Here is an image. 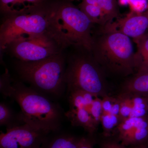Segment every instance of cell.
Masks as SVG:
<instances>
[{
	"label": "cell",
	"mask_w": 148,
	"mask_h": 148,
	"mask_svg": "<svg viewBox=\"0 0 148 148\" xmlns=\"http://www.w3.org/2000/svg\"><path fill=\"white\" fill-rule=\"evenodd\" d=\"M90 52L106 74L127 76L138 72L139 65L132 41L121 32L101 28L93 35Z\"/></svg>",
	"instance_id": "1"
},
{
	"label": "cell",
	"mask_w": 148,
	"mask_h": 148,
	"mask_svg": "<svg viewBox=\"0 0 148 148\" xmlns=\"http://www.w3.org/2000/svg\"><path fill=\"white\" fill-rule=\"evenodd\" d=\"M10 98L20 106L25 123L49 133L61 127L65 112L60 106L32 87L14 82Z\"/></svg>",
	"instance_id": "2"
},
{
	"label": "cell",
	"mask_w": 148,
	"mask_h": 148,
	"mask_svg": "<svg viewBox=\"0 0 148 148\" xmlns=\"http://www.w3.org/2000/svg\"><path fill=\"white\" fill-rule=\"evenodd\" d=\"M66 59L62 53L34 62L18 61L16 70L23 80L44 94L60 95L66 86Z\"/></svg>",
	"instance_id": "3"
},
{
	"label": "cell",
	"mask_w": 148,
	"mask_h": 148,
	"mask_svg": "<svg viewBox=\"0 0 148 148\" xmlns=\"http://www.w3.org/2000/svg\"><path fill=\"white\" fill-rule=\"evenodd\" d=\"M79 51L69 58L65 82L68 90H81L98 97L108 95L106 73L90 51L77 48Z\"/></svg>",
	"instance_id": "4"
},
{
	"label": "cell",
	"mask_w": 148,
	"mask_h": 148,
	"mask_svg": "<svg viewBox=\"0 0 148 148\" xmlns=\"http://www.w3.org/2000/svg\"><path fill=\"white\" fill-rule=\"evenodd\" d=\"M54 6L51 8L42 7L5 15L0 27L1 52L22 35L51 31L57 33L54 27Z\"/></svg>",
	"instance_id": "5"
},
{
	"label": "cell",
	"mask_w": 148,
	"mask_h": 148,
	"mask_svg": "<svg viewBox=\"0 0 148 148\" xmlns=\"http://www.w3.org/2000/svg\"><path fill=\"white\" fill-rule=\"evenodd\" d=\"M54 24L68 47L73 46L91 51L93 24L80 9L68 4L56 6Z\"/></svg>",
	"instance_id": "6"
},
{
	"label": "cell",
	"mask_w": 148,
	"mask_h": 148,
	"mask_svg": "<svg viewBox=\"0 0 148 148\" xmlns=\"http://www.w3.org/2000/svg\"><path fill=\"white\" fill-rule=\"evenodd\" d=\"M67 47L58 33L51 31L22 35L14 40L5 50L18 61L34 62L62 53Z\"/></svg>",
	"instance_id": "7"
},
{
	"label": "cell",
	"mask_w": 148,
	"mask_h": 148,
	"mask_svg": "<svg viewBox=\"0 0 148 148\" xmlns=\"http://www.w3.org/2000/svg\"><path fill=\"white\" fill-rule=\"evenodd\" d=\"M49 133L27 123L1 132V148H43Z\"/></svg>",
	"instance_id": "8"
},
{
	"label": "cell",
	"mask_w": 148,
	"mask_h": 148,
	"mask_svg": "<svg viewBox=\"0 0 148 148\" xmlns=\"http://www.w3.org/2000/svg\"><path fill=\"white\" fill-rule=\"evenodd\" d=\"M102 27L121 32L134 39L137 38L147 32L148 10L142 13L130 14Z\"/></svg>",
	"instance_id": "9"
},
{
	"label": "cell",
	"mask_w": 148,
	"mask_h": 148,
	"mask_svg": "<svg viewBox=\"0 0 148 148\" xmlns=\"http://www.w3.org/2000/svg\"><path fill=\"white\" fill-rule=\"evenodd\" d=\"M65 116L73 126L83 127L90 135L97 130L98 125L95 123L90 113V109L87 107L70 108L65 112Z\"/></svg>",
	"instance_id": "10"
},
{
	"label": "cell",
	"mask_w": 148,
	"mask_h": 148,
	"mask_svg": "<svg viewBox=\"0 0 148 148\" xmlns=\"http://www.w3.org/2000/svg\"><path fill=\"white\" fill-rule=\"evenodd\" d=\"M123 92L148 96V71L135 74L124 83Z\"/></svg>",
	"instance_id": "11"
},
{
	"label": "cell",
	"mask_w": 148,
	"mask_h": 148,
	"mask_svg": "<svg viewBox=\"0 0 148 148\" xmlns=\"http://www.w3.org/2000/svg\"><path fill=\"white\" fill-rule=\"evenodd\" d=\"M25 123L21 113H16L5 103L0 104V125L10 129Z\"/></svg>",
	"instance_id": "12"
},
{
	"label": "cell",
	"mask_w": 148,
	"mask_h": 148,
	"mask_svg": "<svg viewBox=\"0 0 148 148\" xmlns=\"http://www.w3.org/2000/svg\"><path fill=\"white\" fill-rule=\"evenodd\" d=\"M135 40L138 48L136 56L139 65V69L136 73L148 72V33L135 39Z\"/></svg>",
	"instance_id": "13"
},
{
	"label": "cell",
	"mask_w": 148,
	"mask_h": 148,
	"mask_svg": "<svg viewBox=\"0 0 148 148\" xmlns=\"http://www.w3.org/2000/svg\"><path fill=\"white\" fill-rule=\"evenodd\" d=\"M81 138L66 134L58 135L51 140L48 138L43 148H79Z\"/></svg>",
	"instance_id": "14"
},
{
	"label": "cell",
	"mask_w": 148,
	"mask_h": 148,
	"mask_svg": "<svg viewBox=\"0 0 148 148\" xmlns=\"http://www.w3.org/2000/svg\"><path fill=\"white\" fill-rule=\"evenodd\" d=\"M132 110L130 117H142L148 115V96L131 94Z\"/></svg>",
	"instance_id": "15"
},
{
	"label": "cell",
	"mask_w": 148,
	"mask_h": 148,
	"mask_svg": "<svg viewBox=\"0 0 148 148\" xmlns=\"http://www.w3.org/2000/svg\"><path fill=\"white\" fill-rule=\"evenodd\" d=\"M80 10L86 14L92 24H98L101 27L105 26L104 15L99 6L87 4L84 3L82 5Z\"/></svg>",
	"instance_id": "16"
},
{
	"label": "cell",
	"mask_w": 148,
	"mask_h": 148,
	"mask_svg": "<svg viewBox=\"0 0 148 148\" xmlns=\"http://www.w3.org/2000/svg\"><path fill=\"white\" fill-rule=\"evenodd\" d=\"M119 116L111 113H103L101 123L103 129V135L109 137L115 131L120 123Z\"/></svg>",
	"instance_id": "17"
},
{
	"label": "cell",
	"mask_w": 148,
	"mask_h": 148,
	"mask_svg": "<svg viewBox=\"0 0 148 148\" xmlns=\"http://www.w3.org/2000/svg\"><path fill=\"white\" fill-rule=\"evenodd\" d=\"M98 5L102 10L105 25L112 23L113 19L117 15L116 5L114 0H97Z\"/></svg>",
	"instance_id": "18"
},
{
	"label": "cell",
	"mask_w": 148,
	"mask_h": 148,
	"mask_svg": "<svg viewBox=\"0 0 148 148\" xmlns=\"http://www.w3.org/2000/svg\"><path fill=\"white\" fill-rule=\"evenodd\" d=\"M120 101L119 118L121 121L130 117L132 110L131 94L123 92L118 96Z\"/></svg>",
	"instance_id": "19"
},
{
	"label": "cell",
	"mask_w": 148,
	"mask_h": 148,
	"mask_svg": "<svg viewBox=\"0 0 148 148\" xmlns=\"http://www.w3.org/2000/svg\"><path fill=\"white\" fill-rule=\"evenodd\" d=\"M12 79L8 70L1 76L0 78V91L5 98H10L12 89Z\"/></svg>",
	"instance_id": "20"
},
{
	"label": "cell",
	"mask_w": 148,
	"mask_h": 148,
	"mask_svg": "<svg viewBox=\"0 0 148 148\" xmlns=\"http://www.w3.org/2000/svg\"><path fill=\"white\" fill-rule=\"evenodd\" d=\"M90 113L95 123L99 125L103 113L102 98L97 96L94 99L90 107Z\"/></svg>",
	"instance_id": "21"
},
{
	"label": "cell",
	"mask_w": 148,
	"mask_h": 148,
	"mask_svg": "<svg viewBox=\"0 0 148 148\" xmlns=\"http://www.w3.org/2000/svg\"><path fill=\"white\" fill-rule=\"evenodd\" d=\"M116 98L106 95L102 98V107L103 113H110L114 103L116 101Z\"/></svg>",
	"instance_id": "22"
},
{
	"label": "cell",
	"mask_w": 148,
	"mask_h": 148,
	"mask_svg": "<svg viewBox=\"0 0 148 148\" xmlns=\"http://www.w3.org/2000/svg\"><path fill=\"white\" fill-rule=\"evenodd\" d=\"M16 0H1V9L2 12L6 15Z\"/></svg>",
	"instance_id": "23"
},
{
	"label": "cell",
	"mask_w": 148,
	"mask_h": 148,
	"mask_svg": "<svg viewBox=\"0 0 148 148\" xmlns=\"http://www.w3.org/2000/svg\"><path fill=\"white\" fill-rule=\"evenodd\" d=\"M101 148H127L126 147L114 141H106L101 145Z\"/></svg>",
	"instance_id": "24"
},
{
	"label": "cell",
	"mask_w": 148,
	"mask_h": 148,
	"mask_svg": "<svg viewBox=\"0 0 148 148\" xmlns=\"http://www.w3.org/2000/svg\"><path fill=\"white\" fill-rule=\"evenodd\" d=\"M94 141L90 138H82L79 148H94Z\"/></svg>",
	"instance_id": "25"
},
{
	"label": "cell",
	"mask_w": 148,
	"mask_h": 148,
	"mask_svg": "<svg viewBox=\"0 0 148 148\" xmlns=\"http://www.w3.org/2000/svg\"><path fill=\"white\" fill-rule=\"evenodd\" d=\"M84 3L91 5H98L97 0H85Z\"/></svg>",
	"instance_id": "26"
},
{
	"label": "cell",
	"mask_w": 148,
	"mask_h": 148,
	"mask_svg": "<svg viewBox=\"0 0 148 148\" xmlns=\"http://www.w3.org/2000/svg\"><path fill=\"white\" fill-rule=\"evenodd\" d=\"M133 148H146L144 145H139L135 146Z\"/></svg>",
	"instance_id": "27"
}]
</instances>
